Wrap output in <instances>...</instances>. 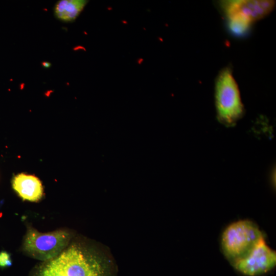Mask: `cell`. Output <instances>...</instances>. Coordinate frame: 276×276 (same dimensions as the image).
I'll return each instance as SVG.
<instances>
[{"label":"cell","mask_w":276,"mask_h":276,"mask_svg":"<svg viewBox=\"0 0 276 276\" xmlns=\"http://www.w3.org/2000/svg\"><path fill=\"white\" fill-rule=\"evenodd\" d=\"M35 276H105L101 261L77 245L65 248L56 257L44 261Z\"/></svg>","instance_id":"1"},{"label":"cell","mask_w":276,"mask_h":276,"mask_svg":"<svg viewBox=\"0 0 276 276\" xmlns=\"http://www.w3.org/2000/svg\"><path fill=\"white\" fill-rule=\"evenodd\" d=\"M263 240L262 232L253 222L240 220L228 225L222 235L223 253L232 264L248 256Z\"/></svg>","instance_id":"2"},{"label":"cell","mask_w":276,"mask_h":276,"mask_svg":"<svg viewBox=\"0 0 276 276\" xmlns=\"http://www.w3.org/2000/svg\"><path fill=\"white\" fill-rule=\"evenodd\" d=\"M218 118L226 125H233L242 116L244 108L232 70L226 67L218 74L215 84Z\"/></svg>","instance_id":"3"},{"label":"cell","mask_w":276,"mask_h":276,"mask_svg":"<svg viewBox=\"0 0 276 276\" xmlns=\"http://www.w3.org/2000/svg\"><path fill=\"white\" fill-rule=\"evenodd\" d=\"M70 238V234L65 230L42 233L30 227L24 238L23 250L32 258L47 261L66 248Z\"/></svg>","instance_id":"4"},{"label":"cell","mask_w":276,"mask_h":276,"mask_svg":"<svg viewBox=\"0 0 276 276\" xmlns=\"http://www.w3.org/2000/svg\"><path fill=\"white\" fill-rule=\"evenodd\" d=\"M275 264V251L268 246L263 240L248 256L232 265L245 275L256 276L271 270Z\"/></svg>","instance_id":"5"},{"label":"cell","mask_w":276,"mask_h":276,"mask_svg":"<svg viewBox=\"0 0 276 276\" xmlns=\"http://www.w3.org/2000/svg\"><path fill=\"white\" fill-rule=\"evenodd\" d=\"M221 6L226 16L237 15L252 23L268 14L274 8L275 1L267 0L224 1Z\"/></svg>","instance_id":"6"},{"label":"cell","mask_w":276,"mask_h":276,"mask_svg":"<svg viewBox=\"0 0 276 276\" xmlns=\"http://www.w3.org/2000/svg\"><path fill=\"white\" fill-rule=\"evenodd\" d=\"M14 190L24 200L37 201L43 195V187L36 177L21 173L15 176L13 180Z\"/></svg>","instance_id":"7"},{"label":"cell","mask_w":276,"mask_h":276,"mask_svg":"<svg viewBox=\"0 0 276 276\" xmlns=\"http://www.w3.org/2000/svg\"><path fill=\"white\" fill-rule=\"evenodd\" d=\"M87 2L85 0L59 1L55 6V15L63 21H73L79 15Z\"/></svg>","instance_id":"8"},{"label":"cell","mask_w":276,"mask_h":276,"mask_svg":"<svg viewBox=\"0 0 276 276\" xmlns=\"http://www.w3.org/2000/svg\"><path fill=\"white\" fill-rule=\"evenodd\" d=\"M229 30L236 35L245 34L249 30L251 23L237 15L226 16Z\"/></svg>","instance_id":"9"},{"label":"cell","mask_w":276,"mask_h":276,"mask_svg":"<svg viewBox=\"0 0 276 276\" xmlns=\"http://www.w3.org/2000/svg\"><path fill=\"white\" fill-rule=\"evenodd\" d=\"M12 264L10 255L5 251L0 252V266H10Z\"/></svg>","instance_id":"10"},{"label":"cell","mask_w":276,"mask_h":276,"mask_svg":"<svg viewBox=\"0 0 276 276\" xmlns=\"http://www.w3.org/2000/svg\"><path fill=\"white\" fill-rule=\"evenodd\" d=\"M42 65L44 67L49 68L51 67V63L49 62L45 61V62H43L42 63Z\"/></svg>","instance_id":"11"}]
</instances>
